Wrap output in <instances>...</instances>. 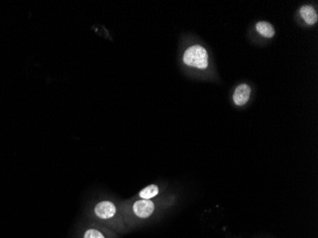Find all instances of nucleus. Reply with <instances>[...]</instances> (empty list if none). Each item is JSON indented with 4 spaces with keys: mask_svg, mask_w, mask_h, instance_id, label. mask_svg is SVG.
Here are the masks:
<instances>
[{
    "mask_svg": "<svg viewBox=\"0 0 318 238\" xmlns=\"http://www.w3.org/2000/svg\"><path fill=\"white\" fill-rule=\"evenodd\" d=\"M92 217L98 225L106 227L117 235H125L130 231L125 223L123 211L113 201L97 202L93 208Z\"/></svg>",
    "mask_w": 318,
    "mask_h": 238,
    "instance_id": "1",
    "label": "nucleus"
},
{
    "mask_svg": "<svg viewBox=\"0 0 318 238\" xmlns=\"http://www.w3.org/2000/svg\"><path fill=\"white\" fill-rule=\"evenodd\" d=\"M183 62L187 66L205 70L209 65V54L204 47L193 45L186 50L183 54Z\"/></svg>",
    "mask_w": 318,
    "mask_h": 238,
    "instance_id": "2",
    "label": "nucleus"
},
{
    "mask_svg": "<svg viewBox=\"0 0 318 238\" xmlns=\"http://www.w3.org/2000/svg\"><path fill=\"white\" fill-rule=\"evenodd\" d=\"M81 238H118V235L104 226L92 223L84 229Z\"/></svg>",
    "mask_w": 318,
    "mask_h": 238,
    "instance_id": "3",
    "label": "nucleus"
},
{
    "mask_svg": "<svg viewBox=\"0 0 318 238\" xmlns=\"http://www.w3.org/2000/svg\"><path fill=\"white\" fill-rule=\"evenodd\" d=\"M251 87L247 84H240L239 86L237 87V89L235 90L234 95H233V99L234 102L236 103V105L238 106H243L245 105L251 96Z\"/></svg>",
    "mask_w": 318,
    "mask_h": 238,
    "instance_id": "4",
    "label": "nucleus"
},
{
    "mask_svg": "<svg viewBox=\"0 0 318 238\" xmlns=\"http://www.w3.org/2000/svg\"><path fill=\"white\" fill-rule=\"evenodd\" d=\"M299 14L308 25H315L318 22V13L311 5H303L299 10Z\"/></svg>",
    "mask_w": 318,
    "mask_h": 238,
    "instance_id": "5",
    "label": "nucleus"
},
{
    "mask_svg": "<svg viewBox=\"0 0 318 238\" xmlns=\"http://www.w3.org/2000/svg\"><path fill=\"white\" fill-rule=\"evenodd\" d=\"M160 193V188L159 186L156 184L147 186L144 189H142L138 192L139 199H146V200H153L156 198Z\"/></svg>",
    "mask_w": 318,
    "mask_h": 238,
    "instance_id": "6",
    "label": "nucleus"
},
{
    "mask_svg": "<svg viewBox=\"0 0 318 238\" xmlns=\"http://www.w3.org/2000/svg\"><path fill=\"white\" fill-rule=\"evenodd\" d=\"M257 32L266 38H271L274 36L275 31L272 25L267 21H259L255 25Z\"/></svg>",
    "mask_w": 318,
    "mask_h": 238,
    "instance_id": "7",
    "label": "nucleus"
}]
</instances>
